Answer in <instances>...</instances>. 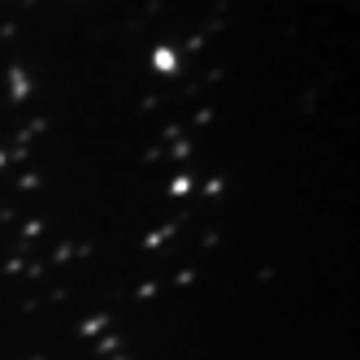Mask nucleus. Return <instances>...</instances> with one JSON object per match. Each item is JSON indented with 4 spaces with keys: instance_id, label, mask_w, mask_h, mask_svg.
Masks as SVG:
<instances>
[{
    "instance_id": "nucleus-1",
    "label": "nucleus",
    "mask_w": 360,
    "mask_h": 360,
    "mask_svg": "<svg viewBox=\"0 0 360 360\" xmlns=\"http://www.w3.org/2000/svg\"><path fill=\"white\" fill-rule=\"evenodd\" d=\"M156 70H174V53L161 48V53H156Z\"/></svg>"
}]
</instances>
